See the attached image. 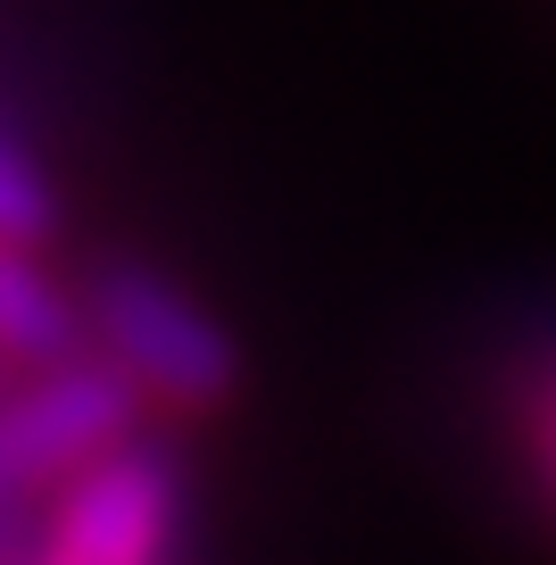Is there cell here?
<instances>
[{
	"label": "cell",
	"mask_w": 556,
	"mask_h": 565,
	"mask_svg": "<svg viewBox=\"0 0 556 565\" xmlns=\"http://www.w3.org/2000/svg\"><path fill=\"white\" fill-rule=\"evenodd\" d=\"M92 341L141 383V399L167 407H216L242 383V350L183 282L150 275V266H100L92 275Z\"/></svg>",
	"instance_id": "cell-1"
},
{
	"label": "cell",
	"mask_w": 556,
	"mask_h": 565,
	"mask_svg": "<svg viewBox=\"0 0 556 565\" xmlns=\"http://www.w3.org/2000/svg\"><path fill=\"white\" fill-rule=\"evenodd\" d=\"M141 416V383L117 358H58L42 366L18 399H0V499L58 491L75 466H92L100 449H117Z\"/></svg>",
	"instance_id": "cell-2"
},
{
	"label": "cell",
	"mask_w": 556,
	"mask_h": 565,
	"mask_svg": "<svg viewBox=\"0 0 556 565\" xmlns=\"http://www.w3.org/2000/svg\"><path fill=\"white\" fill-rule=\"evenodd\" d=\"M174 532H183V475H174V458L117 441L58 482L42 548L58 565H141L158 548H174Z\"/></svg>",
	"instance_id": "cell-3"
},
{
	"label": "cell",
	"mask_w": 556,
	"mask_h": 565,
	"mask_svg": "<svg viewBox=\"0 0 556 565\" xmlns=\"http://www.w3.org/2000/svg\"><path fill=\"white\" fill-rule=\"evenodd\" d=\"M84 308L42 275L34 258H18V242H0V358H25V366H58V358L84 350Z\"/></svg>",
	"instance_id": "cell-4"
},
{
	"label": "cell",
	"mask_w": 556,
	"mask_h": 565,
	"mask_svg": "<svg viewBox=\"0 0 556 565\" xmlns=\"http://www.w3.org/2000/svg\"><path fill=\"white\" fill-rule=\"evenodd\" d=\"M51 225V183L18 141H0V242H34Z\"/></svg>",
	"instance_id": "cell-5"
}]
</instances>
